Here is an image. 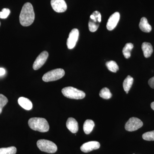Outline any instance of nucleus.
<instances>
[{"instance_id": "obj_26", "label": "nucleus", "mask_w": 154, "mask_h": 154, "mask_svg": "<svg viewBox=\"0 0 154 154\" xmlns=\"http://www.w3.org/2000/svg\"><path fill=\"white\" fill-rule=\"evenodd\" d=\"M148 84L151 88L154 89V76L149 79L148 81Z\"/></svg>"}, {"instance_id": "obj_17", "label": "nucleus", "mask_w": 154, "mask_h": 154, "mask_svg": "<svg viewBox=\"0 0 154 154\" xmlns=\"http://www.w3.org/2000/svg\"><path fill=\"white\" fill-rule=\"evenodd\" d=\"M95 126V123L91 119H87L85 121L83 125V129L84 132L87 134H90Z\"/></svg>"}, {"instance_id": "obj_28", "label": "nucleus", "mask_w": 154, "mask_h": 154, "mask_svg": "<svg viewBox=\"0 0 154 154\" xmlns=\"http://www.w3.org/2000/svg\"><path fill=\"white\" fill-rule=\"evenodd\" d=\"M151 107L152 109L154 110V102H152L151 104Z\"/></svg>"}, {"instance_id": "obj_8", "label": "nucleus", "mask_w": 154, "mask_h": 154, "mask_svg": "<svg viewBox=\"0 0 154 154\" xmlns=\"http://www.w3.org/2000/svg\"><path fill=\"white\" fill-rule=\"evenodd\" d=\"M79 30L76 28L72 29L70 32L67 40V46L69 49H72L75 47L79 39Z\"/></svg>"}, {"instance_id": "obj_2", "label": "nucleus", "mask_w": 154, "mask_h": 154, "mask_svg": "<svg viewBox=\"0 0 154 154\" xmlns=\"http://www.w3.org/2000/svg\"><path fill=\"white\" fill-rule=\"evenodd\" d=\"M30 128L41 132H46L49 129V125L47 120L44 118L33 117L28 122Z\"/></svg>"}, {"instance_id": "obj_25", "label": "nucleus", "mask_w": 154, "mask_h": 154, "mask_svg": "<svg viewBox=\"0 0 154 154\" xmlns=\"http://www.w3.org/2000/svg\"><path fill=\"white\" fill-rule=\"evenodd\" d=\"M11 11L8 9L4 8L0 12V18L2 19H5L8 18L10 15Z\"/></svg>"}, {"instance_id": "obj_6", "label": "nucleus", "mask_w": 154, "mask_h": 154, "mask_svg": "<svg viewBox=\"0 0 154 154\" xmlns=\"http://www.w3.org/2000/svg\"><path fill=\"white\" fill-rule=\"evenodd\" d=\"M101 14L98 11H94L91 14L89 19L88 26L89 30L92 32H94L99 28L100 22H101Z\"/></svg>"}, {"instance_id": "obj_5", "label": "nucleus", "mask_w": 154, "mask_h": 154, "mask_svg": "<svg viewBox=\"0 0 154 154\" xmlns=\"http://www.w3.org/2000/svg\"><path fill=\"white\" fill-rule=\"evenodd\" d=\"M65 72L62 69H56L47 72L42 77V80L45 82H53L61 79Z\"/></svg>"}, {"instance_id": "obj_1", "label": "nucleus", "mask_w": 154, "mask_h": 154, "mask_svg": "<svg viewBox=\"0 0 154 154\" xmlns=\"http://www.w3.org/2000/svg\"><path fill=\"white\" fill-rule=\"evenodd\" d=\"M35 19V14L33 7L30 3H25L22 7L19 16L20 24L24 27L32 25Z\"/></svg>"}, {"instance_id": "obj_24", "label": "nucleus", "mask_w": 154, "mask_h": 154, "mask_svg": "<svg viewBox=\"0 0 154 154\" xmlns=\"http://www.w3.org/2000/svg\"><path fill=\"white\" fill-rule=\"evenodd\" d=\"M8 101V100L6 96L0 94V114L2 113L3 107L7 105Z\"/></svg>"}, {"instance_id": "obj_27", "label": "nucleus", "mask_w": 154, "mask_h": 154, "mask_svg": "<svg viewBox=\"0 0 154 154\" xmlns=\"http://www.w3.org/2000/svg\"><path fill=\"white\" fill-rule=\"evenodd\" d=\"M6 71L4 68H0V76L4 75L5 74Z\"/></svg>"}, {"instance_id": "obj_20", "label": "nucleus", "mask_w": 154, "mask_h": 154, "mask_svg": "<svg viewBox=\"0 0 154 154\" xmlns=\"http://www.w3.org/2000/svg\"><path fill=\"white\" fill-rule=\"evenodd\" d=\"M106 66L108 69L113 72H116L119 69L118 65L114 61H107L106 62Z\"/></svg>"}, {"instance_id": "obj_7", "label": "nucleus", "mask_w": 154, "mask_h": 154, "mask_svg": "<svg viewBox=\"0 0 154 154\" xmlns=\"http://www.w3.org/2000/svg\"><path fill=\"white\" fill-rule=\"evenodd\" d=\"M143 125V122L137 117H133L130 118L125 125V129L127 131H135L139 129Z\"/></svg>"}, {"instance_id": "obj_14", "label": "nucleus", "mask_w": 154, "mask_h": 154, "mask_svg": "<svg viewBox=\"0 0 154 154\" xmlns=\"http://www.w3.org/2000/svg\"><path fill=\"white\" fill-rule=\"evenodd\" d=\"M19 105L26 110H31L33 107L32 102L29 99L25 97H20L18 99Z\"/></svg>"}, {"instance_id": "obj_16", "label": "nucleus", "mask_w": 154, "mask_h": 154, "mask_svg": "<svg viewBox=\"0 0 154 154\" xmlns=\"http://www.w3.org/2000/svg\"><path fill=\"white\" fill-rule=\"evenodd\" d=\"M142 49L143 51L144 56L146 58L150 57L153 52L152 46L149 42H143L142 45Z\"/></svg>"}, {"instance_id": "obj_19", "label": "nucleus", "mask_w": 154, "mask_h": 154, "mask_svg": "<svg viewBox=\"0 0 154 154\" xmlns=\"http://www.w3.org/2000/svg\"><path fill=\"white\" fill-rule=\"evenodd\" d=\"M134 48V45L131 43H128L125 44L122 49V53L125 57L129 58L131 57V52Z\"/></svg>"}, {"instance_id": "obj_4", "label": "nucleus", "mask_w": 154, "mask_h": 154, "mask_svg": "<svg viewBox=\"0 0 154 154\" xmlns=\"http://www.w3.org/2000/svg\"><path fill=\"white\" fill-rule=\"evenodd\" d=\"M37 146L42 152L49 153H54L57 150V146L52 141L46 140H39L37 142Z\"/></svg>"}, {"instance_id": "obj_13", "label": "nucleus", "mask_w": 154, "mask_h": 154, "mask_svg": "<svg viewBox=\"0 0 154 154\" xmlns=\"http://www.w3.org/2000/svg\"><path fill=\"white\" fill-rule=\"evenodd\" d=\"M66 125L68 129L72 133H76L79 130L78 122L74 118L70 117L68 119Z\"/></svg>"}, {"instance_id": "obj_11", "label": "nucleus", "mask_w": 154, "mask_h": 154, "mask_svg": "<svg viewBox=\"0 0 154 154\" xmlns=\"http://www.w3.org/2000/svg\"><path fill=\"white\" fill-rule=\"evenodd\" d=\"M120 19V14L119 12H115L112 14L108 19L106 27L107 30H113L118 24Z\"/></svg>"}, {"instance_id": "obj_3", "label": "nucleus", "mask_w": 154, "mask_h": 154, "mask_svg": "<svg viewBox=\"0 0 154 154\" xmlns=\"http://www.w3.org/2000/svg\"><path fill=\"white\" fill-rule=\"evenodd\" d=\"M63 96L71 99H81L85 97V92L72 87H66L62 90Z\"/></svg>"}, {"instance_id": "obj_15", "label": "nucleus", "mask_w": 154, "mask_h": 154, "mask_svg": "<svg viewBox=\"0 0 154 154\" xmlns=\"http://www.w3.org/2000/svg\"><path fill=\"white\" fill-rule=\"evenodd\" d=\"M139 28L141 30L146 33H149L152 30V27L149 24L147 19L145 17H143L140 19Z\"/></svg>"}, {"instance_id": "obj_12", "label": "nucleus", "mask_w": 154, "mask_h": 154, "mask_svg": "<svg viewBox=\"0 0 154 154\" xmlns=\"http://www.w3.org/2000/svg\"><path fill=\"white\" fill-rule=\"evenodd\" d=\"M100 147V144L98 142L94 141L88 142L83 144L81 146V150L85 153H88L94 150L98 149Z\"/></svg>"}, {"instance_id": "obj_23", "label": "nucleus", "mask_w": 154, "mask_h": 154, "mask_svg": "<svg viewBox=\"0 0 154 154\" xmlns=\"http://www.w3.org/2000/svg\"><path fill=\"white\" fill-rule=\"evenodd\" d=\"M143 140L147 141H154V131L144 133L142 135Z\"/></svg>"}, {"instance_id": "obj_9", "label": "nucleus", "mask_w": 154, "mask_h": 154, "mask_svg": "<svg viewBox=\"0 0 154 154\" xmlns=\"http://www.w3.org/2000/svg\"><path fill=\"white\" fill-rule=\"evenodd\" d=\"M51 5L54 11L58 13L65 12L67 8L64 0H51Z\"/></svg>"}, {"instance_id": "obj_18", "label": "nucleus", "mask_w": 154, "mask_h": 154, "mask_svg": "<svg viewBox=\"0 0 154 154\" xmlns=\"http://www.w3.org/2000/svg\"><path fill=\"white\" fill-rule=\"evenodd\" d=\"M133 82L134 79L130 75L128 76L124 80L123 82V88L126 94H128V91L132 87Z\"/></svg>"}, {"instance_id": "obj_10", "label": "nucleus", "mask_w": 154, "mask_h": 154, "mask_svg": "<svg viewBox=\"0 0 154 154\" xmlns=\"http://www.w3.org/2000/svg\"><path fill=\"white\" fill-rule=\"evenodd\" d=\"M48 57L47 51H43L40 53L36 58V60L33 64V69L36 70L40 69L45 63Z\"/></svg>"}, {"instance_id": "obj_21", "label": "nucleus", "mask_w": 154, "mask_h": 154, "mask_svg": "<svg viewBox=\"0 0 154 154\" xmlns=\"http://www.w3.org/2000/svg\"><path fill=\"white\" fill-rule=\"evenodd\" d=\"M99 96L101 98L105 99H110L112 96L110 90L107 88H102L99 93Z\"/></svg>"}, {"instance_id": "obj_29", "label": "nucleus", "mask_w": 154, "mask_h": 154, "mask_svg": "<svg viewBox=\"0 0 154 154\" xmlns=\"http://www.w3.org/2000/svg\"></svg>"}, {"instance_id": "obj_22", "label": "nucleus", "mask_w": 154, "mask_h": 154, "mask_svg": "<svg viewBox=\"0 0 154 154\" xmlns=\"http://www.w3.org/2000/svg\"><path fill=\"white\" fill-rule=\"evenodd\" d=\"M17 149L15 147L0 148V154H16Z\"/></svg>"}]
</instances>
